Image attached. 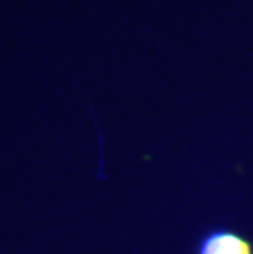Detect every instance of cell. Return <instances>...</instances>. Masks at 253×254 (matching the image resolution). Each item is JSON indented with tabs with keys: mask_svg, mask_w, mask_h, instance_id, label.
<instances>
[{
	"mask_svg": "<svg viewBox=\"0 0 253 254\" xmlns=\"http://www.w3.org/2000/svg\"><path fill=\"white\" fill-rule=\"evenodd\" d=\"M194 254H253V245L230 228H214L199 240Z\"/></svg>",
	"mask_w": 253,
	"mask_h": 254,
	"instance_id": "1",
	"label": "cell"
}]
</instances>
